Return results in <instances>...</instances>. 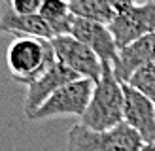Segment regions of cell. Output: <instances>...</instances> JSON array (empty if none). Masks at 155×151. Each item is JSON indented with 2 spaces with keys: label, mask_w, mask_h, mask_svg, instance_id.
<instances>
[{
  "label": "cell",
  "mask_w": 155,
  "mask_h": 151,
  "mask_svg": "<svg viewBox=\"0 0 155 151\" xmlns=\"http://www.w3.org/2000/svg\"><path fill=\"white\" fill-rule=\"evenodd\" d=\"M80 123L91 130H110L123 123V83L115 78L112 64H102Z\"/></svg>",
  "instance_id": "1"
},
{
  "label": "cell",
  "mask_w": 155,
  "mask_h": 151,
  "mask_svg": "<svg viewBox=\"0 0 155 151\" xmlns=\"http://www.w3.org/2000/svg\"><path fill=\"white\" fill-rule=\"evenodd\" d=\"M51 42L42 38H15L6 51V66L12 79L28 85L55 63Z\"/></svg>",
  "instance_id": "2"
},
{
  "label": "cell",
  "mask_w": 155,
  "mask_h": 151,
  "mask_svg": "<svg viewBox=\"0 0 155 151\" xmlns=\"http://www.w3.org/2000/svg\"><path fill=\"white\" fill-rule=\"evenodd\" d=\"M142 147V136L127 123L110 130H91L76 123L66 134V151H140Z\"/></svg>",
  "instance_id": "3"
},
{
  "label": "cell",
  "mask_w": 155,
  "mask_h": 151,
  "mask_svg": "<svg viewBox=\"0 0 155 151\" xmlns=\"http://www.w3.org/2000/svg\"><path fill=\"white\" fill-rule=\"evenodd\" d=\"M93 89H95L93 79L78 78L57 89L40 108L27 115V119L36 123V121H48L53 117H81L91 100Z\"/></svg>",
  "instance_id": "4"
},
{
  "label": "cell",
  "mask_w": 155,
  "mask_h": 151,
  "mask_svg": "<svg viewBox=\"0 0 155 151\" xmlns=\"http://www.w3.org/2000/svg\"><path fill=\"white\" fill-rule=\"evenodd\" d=\"M110 30L115 38L117 47L129 45L130 42L142 36L155 32V4L153 2H136L115 13Z\"/></svg>",
  "instance_id": "5"
},
{
  "label": "cell",
  "mask_w": 155,
  "mask_h": 151,
  "mask_svg": "<svg viewBox=\"0 0 155 151\" xmlns=\"http://www.w3.org/2000/svg\"><path fill=\"white\" fill-rule=\"evenodd\" d=\"M51 47L55 59L66 68H70L80 78H87L97 81L102 72V63L83 42H80L72 34H63L51 38Z\"/></svg>",
  "instance_id": "6"
},
{
  "label": "cell",
  "mask_w": 155,
  "mask_h": 151,
  "mask_svg": "<svg viewBox=\"0 0 155 151\" xmlns=\"http://www.w3.org/2000/svg\"><path fill=\"white\" fill-rule=\"evenodd\" d=\"M123 123L133 127L144 143L155 140V104L129 83H123Z\"/></svg>",
  "instance_id": "7"
},
{
  "label": "cell",
  "mask_w": 155,
  "mask_h": 151,
  "mask_svg": "<svg viewBox=\"0 0 155 151\" xmlns=\"http://www.w3.org/2000/svg\"><path fill=\"white\" fill-rule=\"evenodd\" d=\"M70 34L87 45L100 59L102 64H114L119 47L115 43V38H114L108 25L87 21V19H81V17H74Z\"/></svg>",
  "instance_id": "8"
},
{
  "label": "cell",
  "mask_w": 155,
  "mask_h": 151,
  "mask_svg": "<svg viewBox=\"0 0 155 151\" xmlns=\"http://www.w3.org/2000/svg\"><path fill=\"white\" fill-rule=\"evenodd\" d=\"M78 78H80V76L74 74L70 68H66L64 64H61L59 60H55L40 78L27 85L25 100H23L25 115H30V113L40 108L57 89H61L63 85H66V83H70Z\"/></svg>",
  "instance_id": "9"
},
{
  "label": "cell",
  "mask_w": 155,
  "mask_h": 151,
  "mask_svg": "<svg viewBox=\"0 0 155 151\" xmlns=\"http://www.w3.org/2000/svg\"><path fill=\"white\" fill-rule=\"evenodd\" d=\"M155 60V32L142 36L138 40L123 45L117 51V57L114 60V74L121 83H125L138 68L150 64Z\"/></svg>",
  "instance_id": "10"
},
{
  "label": "cell",
  "mask_w": 155,
  "mask_h": 151,
  "mask_svg": "<svg viewBox=\"0 0 155 151\" xmlns=\"http://www.w3.org/2000/svg\"><path fill=\"white\" fill-rule=\"evenodd\" d=\"M0 34L15 38H42L51 40L53 34L40 15H21L12 8L10 0L0 2Z\"/></svg>",
  "instance_id": "11"
},
{
  "label": "cell",
  "mask_w": 155,
  "mask_h": 151,
  "mask_svg": "<svg viewBox=\"0 0 155 151\" xmlns=\"http://www.w3.org/2000/svg\"><path fill=\"white\" fill-rule=\"evenodd\" d=\"M38 15L49 27L53 38L63 36V34H70L72 21L76 17L70 10V2H66V0H45Z\"/></svg>",
  "instance_id": "12"
},
{
  "label": "cell",
  "mask_w": 155,
  "mask_h": 151,
  "mask_svg": "<svg viewBox=\"0 0 155 151\" xmlns=\"http://www.w3.org/2000/svg\"><path fill=\"white\" fill-rule=\"evenodd\" d=\"M70 10L76 17L102 23V25H110L117 13L110 0H72Z\"/></svg>",
  "instance_id": "13"
},
{
  "label": "cell",
  "mask_w": 155,
  "mask_h": 151,
  "mask_svg": "<svg viewBox=\"0 0 155 151\" xmlns=\"http://www.w3.org/2000/svg\"><path fill=\"white\" fill-rule=\"evenodd\" d=\"M125 83H129L136 91H140L146 98H150L155 104V60L142 68H138Z\"/></svg>",
  "instance_id": "14"
},
{
  "label": "cell",
  "mask_w": 155,
  "mask_h": 151,
  "mask_svg": "<svg viewBox=\"0 0 155 151\" xmlns=\"http://www.w3.org/2000/svg\"><path fill=\"white\" fill-rule=\"evenodd\" d=\"M45 0H10L12 8L21 15H38Z\"/></svg>",
  "instance_id": "15"
},
{
  "label": "cell",
  "mask_w": 155,
  "mask_h": 151,
  "mask_svg": "<svg viewBox=\"0 0 155 151\" xmlns=\"http://www.w3.org/2000/svg\"><path fill=\"white\" fill-rule=\"evenodd\" d=\"M110 2H112V6L115 8V11H121V10H125V8L136 4L138 0H110Z\"/></svg>",
  "instance_id": "16"
},
{
  "label": "cell",
  "mask_w": 155,
  "mask_h": 151,
  "mask_svg": "<svg viewBox=\"0 0 155 151\" xmlns=\"http://www.w3.org/2000/svg\"><path fill=\"white\" fill-rule=\"evenodd\" d=\"M140 151H155V140L153 142H148V143H144V147Z\"/></svg>",
  "instance_id": "17"
},
{
  "label": "cell",
  "mask_w": 155,
  "mask_h": 151,
  "mask_svg": "<svg viewBox=\"0 0 155 151\" xmlns=\"http://www.w3.org/2000/svg\"><path fill=\"white\" fill-rule=\"evenodd\" d=\"M138 2H153L155 4V0H138Z\"/></svg>",
  "instance_id": "18"
},
{
  "label": "cell",
  "mask_w": 155,
  "mask_h": 151,
  "mask_svg": "<svg viewBox=\"0 0 155 151\" xmlns=\"http://www.w3.org/2000/svg\"><path fill=\"white\" fill-rule=\"evenodd\" d=\"M66 2H72V0H66Z\"/></svg>",
  "instance_id": "19"
}]
</instances>
